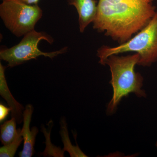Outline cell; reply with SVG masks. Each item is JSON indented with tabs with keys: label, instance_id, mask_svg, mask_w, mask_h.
Masks as SVG:
<instances>
[{
	"label": "cell",
	"instance_id": "cell-1",
	"mask_svg": "<svg viewBox=\"0 0 157 157\" xmlns=\"http://www.w3.org/2000/svg\"><path fill=\"white\" fill-rule=\"evenodd\" d=\"M153 0H99L93 28L121 44L144 28L157 8Z\"/></svg>",
	"mask_w": 157,
	"mask_h": 157
},
{
	"label": "cell",
	"instance_id": "cell-2",
	"mask_svg": "<svg viewBox=\"0 0 157 157\" xmlns=\"http://www.w3.org/2000/svg\"><path fill=\"white\" fill-rule=\"evenodd\" d=\"M139 59V55L135 53L126 56L113 55L105 60L104 65L109 66L111 72L110 83L113 90L112 98L107 105L108 115L114 113L122 98L131 93L138 98H146V92L142 88L143 76L135 71Z\"/></svg>",
	"mask_w": 157,
	"mask_h": 157
},
{
	"label": "cell",
	"instance_id": "cell-3",
	"mask_svg": "<svg viewBox=\"0 0 157 157\" xmlns=\"http://www.w3.org/2000/svg\"><path fill=\"white\" fill-rule=\"evenodd\" d=\"M131 52L139 55V66L148 67L157 61V8L152 19L137 35L117 47L101 46L97 50V56L99 63L104 65L110 56Z\"/></svg>",
	"mask_w": 157,
	"mask_h": 157
},
{
	"label": "cell",
	"instance_id": "cell-4",
	"mask_svg": "<svg viewBox=\"0 0 157 157\" xmlns=\"http://www.w3.org/2000/svg\"><path fill=\"white\" fill-rule=\"evenodd\" d=\"M43 12L37 5H29L18 0H3L0 16L5 26L15 36H24L35 30Z\"/></svg>",
	"mask_w": 157,
	"mask_h": 157
},
{
	"label": "cell",
	"instance_id": "cell-5",
	"mask_svg": "<svg viewBox=\"0 0 157 157\" xmlns=\"http://www.w3.org/2000/svg\"><path fill=\"white\" fill-rule=\"evenodd\" d=\"M45 40L52 44L54 39L45 32H37L34 30L23 36L21 42L10 48H4L0 51V59L8 63L10 68L22 64L31 59H36L41 56L53 59L59 55L67 52V47L51 52H43L38 48L39 42Z\"/></svg>",
	"mask_w": 157,
	"mask_h": 157
},
{
	"label": "cell",
	"instance_id": "cell-6",
	"mask_svg": "<svg viewBox=\"0 0 157 157\" xmlns=\"http://www.w3.org/2000/svg\"><path fill=\"white\" fill-rule=\"evenodd\" d=\"M33 112V105L27 104L23 113V124L21 129V135L23 138L24 145L22 150L18 154L20 157H31L35 153L34 146L39 129L36 127H33L31 130L30 128Z\"/></svg>",
	"mask_w": 157,
	"mask_h": 157
},
{
	"label": "cell",
	"instance_id": "cell-7",
	"mask_svg": "<svg viewBox=\"0 0 157 157\" xmlns=\"http://www.w3.org/2000/svg\"><path fill=\"white\" fill-rule=\"evenodd\" d=\"M68 4L74 6L78 14V23L80 33H83L95 18L98 4L95 0H68Z\"/></svg>",
	"mask_w": 157,
	"mask_h": 157
},
{
	"label": "cell",
	"instance_id": "cell-8",
	"mask_svg": "<svg viewBox=\"0 0 157 157\" xmlns=\"http://www.w3.org/2000/svg\"><path fill=\"white\" fill-rule=\"evenodd\" d=\"M6 69V67L0 63V94L7 101L11 109V117L15 119L17 124H20L23 120L25 108L14 99L9 89L5 75Z\"/></svg>",
	"mask_w": 157,
	"mask_h": 157
},
{
	"label": "cell",
	"instance_id": "cell-9",
	"mask_svg": "<svg viewBox=\"0 0 157 157\" xmlns=\"http://www.w3.org/2000/svg\"><path fill=\"white\" fill-rule=\"evenodd\" d=\"M60 135L61 137L62 140L64 144L63 148L64 151H67L69 153L70 157H87L82 151L78 147V145L76 146L72 145L70 142V137H69V132H68L67 124L66 122L65 117H62L60 121Z\"/></svg>",
	"mask_w": 157,
	"mask_h": 157
},
{
	"label": "cell",
	"instance_id": "cell-10",
	"mask_svg": "<svg viewBox=\"0 0 157 157\" xmlns=\"http://www.w3.org/2000/svg\"><path fill=\"white\" fill-rule=\"evenodd\" d=\"M48 125V128H46L43 125L42 127V132L45 137L46 147L45 151L40 155L44 157H64L65 151L63 149H62L60 147L54 146L51 142L50 134L53 125L52 121H49Z\"/></svg>",
	"mask_w": 157,
	"mask_h": 157
},
{
	"label": "cell",
	"instance_id": "cell-11",
	"mask_svg": "<svg viewBox=\"0 0 157 157\" xmlns=\"http://www.w3.org/2000/svg\"><path fill=\"white\" fill-rule=\"evenodd\" d=\"M16 123L15 119L11 117V120L1 125L0 140L3 145L11 143L17 137L18 129H16Z\"/></svg>",
	"mask_w": 157,
	"mask_h": 157
},
{
	"label": "cell",
	"instance_id": "cell-12",
	"mask_svg": "<svg viewBox=\"0 0 157 157\" xmlns=\"http://www.w3.org/2000/svg\"><path fill=\"white\" fill-rule=\"evenodd\" d=\"M23 140L21 135V129H18V134L15 140L11 143L4 145L0 148V157H13L17 149Z\"/></svg>",
	"mask_w": 157,
	"mask_h": 157
},
{
	"label": "cell",
	"instance_id": "cell-13",
	"mask_svg": "<svg viewBox=\"0 0 157 157\" xmlns=\"http://www.w3.org/2000/svg\"><path fill=\"white\" fill-rule=\"evenodd\" d=\"M11 111L10 107H6L2 104H0V122L2 123L9 115V112Z\"/></svg>",
	"mask_w": 157,
	"mask_h": 157
},
{
	"label": "cell",
	"instance_id": "cell-14",
	"mask_svg": "<svg viewBox=\"0 0 157 157\" xmlns=\"http://www.w3.org/2000/svg\"><path fill=\"white\" fill-rule=\"evenodd\" d=\"M29 5H37L39 0H18Z\"/></svg>",
	"mask_w": 157,
	"mask_h": 157
},
{
	"label": "cell",
	"instance_id": "cell-15",
	"mask_svg": "<svg viewBox=\"0 0 157 157\" xmlns=\"http://www.w3.org/2000/svg\"><path fill=\"white\" fill-rule=\"evenodd\" d=\"M156 147L157 148V141L156 142Z\"/></svg>",
	"mask_w": 157,
	"mask_h": 157
}]
</instances>
